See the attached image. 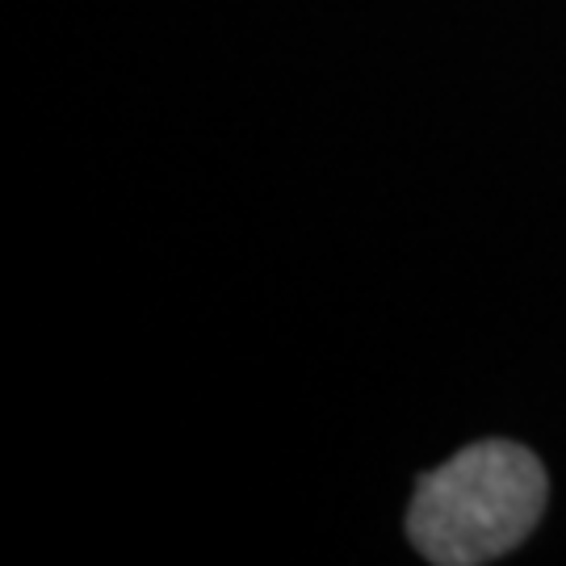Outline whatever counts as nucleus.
<instances>
[{"instance_id":"obj_1","label":"nucleus","mask_w":566,"mask_h":566,"mask_svg":"<svg viewBox=\"0 0 566 566\" xmlns=\"http://www.w3.org/2000/svg\"><path fill=\"white\" fill-rule=\"evenodd\" d=\"M546 495V470L525 446L479 441L420 479L407 537L437 566L495 563L533 533Z\"/></svg>"}]
</instances>
